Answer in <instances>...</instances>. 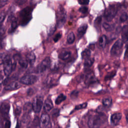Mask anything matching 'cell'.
<instances>
[{"label":"cell","instance_id":"obj_26","mask_svg":"<svg viewBox=\"0 0 128 128\" xmlns=\"http://www.w3.org/2000/svg\"><path fill=\"white\" fill-rule=\"evenodd\" d=\"M103 26L105 29V30L107 32H111L114 29V25H111L107 23H104L103 24Z\"/></svg>","mask_w":128,"mask_h":128},{"label":"cell","instance_id":"obj_43","mask_svg":"<svg viewBox=\"0 0 128 128\" xmlns=\"http://www.w3.org/2000/svg\"><path fill=\"white\" fill-rule=\"evenodd\" d=\"M59 110L58 109H55L54 111H53V117H57V116L59 115Z\"/></svg>","mask_w":128,"mask_h":128},{"label":"cell","instance_id":"obj_41","mask_svg":"<svg viewBox=\"0 0 128 128\" xmlns=\"http://www.w3.org/2000/svg\"><path fill=\"white\" fill-rule=\"evenodd\" d=\"M21 113V109L20 108H17L15 111V114L16 116H19Z\"/></svg>","mask_w":128,"mask_h":128},{"label":"cell","instance_id":"obj_33","mask_svg":"<svg viewBox=\"0 0 128 128\" xmlns=\"http://www.w3.org/2000/svg\"><path fill=\"white\" fill-rule=\"evenodd\" d=\"M87 103H85L79 105H77V106H76L75 110H80V109H83L86 108L87 107Z\"/></svg>","mask_w":128,"mask_h":128},{"label":"cell","instance_id":"obj_35","mask_svg":"<svg viewBox=\"0 0 128 128\" xmlns=\"http://www.w3.org/2000/svg\"><path fill=\"white\" fill-rule=\"evenodd\" d=\"M6 32V29L4 26H1L0 27V39H2L4 36Z\"/></svg>","mask_w":128,"mask_h":128},{"label":"cell","instance_id":"obj_29","mask_svg":"<svg viewBox=\"0 0 128 128\" xmlns=\"http://www.w3.org/2000/svg\"><path fill=\"white\" fill-rule=\"evenodd\" d=\"M33 109L32 108V104H31L30 103H26L24 107V110L25 112L27 113H29L31 112V109Z\"/></svg>","mask_w":128,"mask_h":128},{"label":"cell","instance_id":"obj_11","mask_svg":"<svg viewBox=\"0 0 128 128\" xmlns=\"http://www.w3.org/2000/svg\"><path fill=\"white\" fill-rule=\"evenodd\" d=\"M50 122V118L48 114L44 113L42 115L40 119V124L42 127H46L47 126Z\"/></svg>","mask_w":128,"mask_h":128},{"label":"cell","instance_id":"obj_21","mask_svg":"<svg viewBox=\"0 0 128 128\" xmlns=\"http://www.w3.org/2000/svg\"><path fill=\"white\" fill-rule=\"evenodd\" d=\"M107 42V37L105 35H103L100 38L99 43V45L101 47L105 48Z\"/></svg>","mask_w":128,"mask_h":128},{"label":"cell","instance_id":"obj_24","mask_svg":"<svg viewBox=\"0 0 128 128\" xmlns=\"http://www.w3.org/2000/svg\"><path fill=\"white\" fill-rule=\"evenodd\" d=\"M116 75V71H113L112 72H110L107 74V75L105 77V81H109L111 80L112 78H113L115 75Z\"/></svg>","mask_w":128,"mask_h":128},{"label":"cell","instance_id":"obj_3","mask_svg":"<svg viewBox=\"0 0 128 128\" xmlns=\"http://www.w3.org/2000/svg\"><path fill=\"white\" fill-rule=\"evenodd\" d=\"M33 9L30 7H27L22 10L20 13L21 18L20 24L22 26H25L31 21V14Z\"/></svg>","mask_w":128,"mask_h":128},{"label":"cell","instance_id":"obj_48","mask_svg":"<svg viewBox=\"0 0 128 128\" xmlns=\"http://www.w3.org/2000/svg\"><path fill=\"white\" fill-rule=\"evenodd\" d=\"M3 77L1 74H0V87H1L2 84V82H3Z\"/></svg>","mask_w":128,"mask_h":128},{"label":"cell","instance_id":"obj_47","mask_svg":"<svg viewBox=\"0 0 128 128\" xmlns=\"http://www.w3.org/2000/svg\"><path fill=\"white\" fill-rule=\"evenodd\" d=\"M89 48L92 50H94L95 49V45L94 44H90L89 46Z\"/></svg>","mask_w":128,"mask_h":128},{"label":"cell","instance_id":"obj_40","mask_svg":"<svg viewBox=\"0 0 128 128\" xmlns=\"http://www.w3.org/2000/svg\"><path fill=\"white\" fill-rule=\"evenodd\" d=\"M90 1L88 0H80V1H78V3L82 5H88Z\"/></svg>","mask_w":128,"mask_h":128},{"label":"cell","instance_id":"obj_20","mask_svg":"<svg viewBox=\"0 0 128 128\" xmlns=\"http://www.w3.org/2000/svg\"><path fill=\"white\" fill-rule=\"evenodd\" d=\"M91 55V51L89 49H85L82 53V58L83 60H87L90 58Z\"/></svg>","mask_w":128,"mask_h":128},{"label":"cell","instance_id":"obj_14","mask_svg":"<svg viewBox=\"0 0 128 128\" xmlns=\"http://www.w3.org/2000/svg\"><path fill=\"white\" fill-rule=\"evenodd\" d=\"M122 41L123 43H126L128 40V26H124L122 30Z\"/></svg>","mask_w":128,"mask_h":128},{"label":"cell","instance_id":"obj_27","mask_svg":"<svg viewBox=\"0 0 128 128\" xmlns=\"http://www.w3.org/2000/svg\"><path fill=\"white\" fill-rule=\"evenodd\" d=\"M112 103V99L111 98H107L103 100V105L106 107H109L111 105Z\"/></svg>","mask_w":128,"mask_h":128},{"label":"cell","instance_id":"obj_25","mask_svg":"<svg viewBox=\"0 0 128 128\" xmlns=\"http://www.w3.org/2000/svg\"><path fill=\"white\" fill-rule=\"evenodd\" d=\"M75 39V35L73 32H71L70 33L67 37V42L69 44H73Z\"/></svg>","mask_w":128,"mask_h":128},{"label":"cell","instance_id":"obj_9","mask_svg":"<svg viewBox=\"0 0 128 128\" xmlns=\"http://www.w3.org/2000/svg\"><path fill=\"white\" fill-rule=\"evenodd\" d=\"M51 65V59L49 57H47L42 61V62L38 66L37 72L39 73L44 72Z\"/></svg>","mask_w":128,"mask_h":128},{"label":"cell","instance_id":"obj_17","mask_svg":"<svg viewBox=\"0 0 128 128\" xmlns=\"http://www.w3.org/2000/svg\"><path fill=\"white\" fill-rule=\"evenodd\" d=\"M26 60L28 63L33 65L36 60V56L33 52H30L26 55Z\"/></svg>","mask_w":128,"mask_h":128},{"label":"cell","instance_id":"obj_39","mask_svg":"<svg viewBox=\"0 0 128 128\" xmlns=\"http://www.w3.org/2000/svg\"><path fill=\"white\" fill-rule=\"evenodd\" d=\"M102 21V17H98L96 19L95 21V25L97 26H99L101 24V22Z\"/></svg>","mask_w":128,"mask_h":128},{"label":"cell","instance_id":"obj_12","mask_svg":"<svg viewBox=\"0 0 128 128\" xmlns=\"http://www.w3.org/2000/svg\"><path fill=\"white\" fill-rule=\"evenodd\" d=\"M21 84L18 82H13L5 87V90L7 91H13L19 89L21 87Z\"/></svg>","mask_w":128,"mask_h":128},{"label":"cell","instance_id":"obj_7","mask_svg":"<svg viewBox=\"0 0 128 128\" xmlns=\"http://www.w3.org/2000/svg\"><path fill=\"white\" fill-rule=\"evenodd\" d=\"M123 42L121 40H118L112 46L111 50V54L112 56H117L120 53Z\"/></svg>","mask_w":128,"mask_h":128},{"label":"cell","instance_id":"obj_37","mask_svg":"<svg viewBox=\"0 0 128 128\" xmlns=\"http://www.w3.org/2000/svg\"><path fill=\"white\" fill-rule=\"evenodd\" d=\"M5 17H6L5 13H4V12L0 13V24H2V23L3 22L4 20L5 19Z\"/></svg>","mask_w":128,"mask_h":128},{"label":"cell","instance_id":"obj_16","mask_svg":"<svg viewBox=\"0 0 128 128\" xmlns=\"http://www.w3.org/2000/svg\"><path fill=\"white\" fill-rule=\"evenodd\" d=\"M72 53L71 52L68 51H64L61 52L59 55V58L63 60L68 59L71 56Z\"/></svg>","mask_w":128,"mask_h":128},{"label":"cell","instance_id":"obj_34","mask_svg":"<svg viewBox=\"0 0 128 128\" xmlns=\"http://www.w3.org/2000/svg\"><path fill=\"white\" fill-rule=\"evenodd\" d=\"M56 30V27L55 25H53L50 28V30L49 31V36H52L53 35V34L54 33V32H55Z\"/></svg>","mask_w":128,"mask_h":128},{"label":"cell","instance_id":"obj_30","mask_svg":"<svg viewBox=\"0 0 128 128\" xmlns=\"http://www.w3.org/2000/svg\"><path fill=\"white\" fill-rule=\"evenodd\" d=\"M128 19V15L127 14V13L124 12L123 14H122L120 17V20L121 22L123 23L126 22Z\"/></svg>","mask_w":128,"mask_h":128},{"label":"cell","instance_id":"obj_31","mask_svg":"<svg viewBox=\"0 0 128 128\" xmlns=\"http://www.w3.org/2000/svg\"><path fill=\"white\" fill-rule=\"evenodd\" d=\"M79 94V91L77 90H74L71 93L70 95L71 98L72 99H76L78 97Z\"/></svg>","mask_w":128,"mask_h":128},{"label":"cell","instance_id":"obj_22","mask_svg":"<svg viewBox=\"0 0 128 128\" xmlns=\"http://www.w3.org/2000/svg\"><path fill=\"white\" fill-rule=\"evenodd\" d=\"M66 98H67L66 96L64 95V94H60L56 99V100L55 101L56 104V105L60 104L62 102H63L64 101H65L66 99Z\"/></svg>","mask_w":128,"mask_h":128},{"label":"cell","instance_id":"obj_19","mask_svg":"<svg viewBox=\"0 0 128 128\" xmlns=\"http://www.w3.org/2000/svg\"><path fill=\"white\" fill-rule=\"evenodd\" d=\"M18 23H17V21L15 20H13L11 23V27L10 28L9 30V33L12 34V33H14L17 29V27H18Z\"/></svg>","mask_w":128,"mask_h":128},{"label":"cell","instance_id":"obj_36","mask_svg":"<svg viewBox=\"0 0 128 128\" xmlns=\"http://www.w3.org/2000/svg\"><path fill=\"white\" fill-rule=\"evenodd\" d=\"M88 11V8L87 7H82L79 9V12L82 14H86Z\"/></svg>","mask_w":128,"mask_h":128},{"label":"cell","instance_id":"obj_23","mask_svg":"<svg viewBox=\"0 0 128 128\" xmlns=\"http://www.w3.org/2000/svg\"><path fill=\"white\" fill-rule=\"evenodd\" d=\"M94 58H89V59L85 60L84 62V66L85 68H89L91 67L94 63Z\"/></svg>","mask_w":128,"mask_h":128},{"label":"cell","instance_id":"obj_49","mask_svg":"<svg viewBox=\"0 0 128 128\" xmlns=\"http://www.w3.org/2000/svg\"><path fill=\"white\" fill-rule=\"evenodd\" d=\"M127 122H128V114L127 115Z\"/></svg>","mask_w":128,"mask_h":128},{"label":"cell","instance_id":"obj_1","mask_svg":"<svg viewBox=\"0 0 128 128\" xmlns=\"http://www.w3.org/2000/svg\"><path fill=\"white\" fill-rule=\"evenodd\" d=\"M4 72L6 76H9L12 72L16 67V60L13 58L12 59L9 56H7L3 64Z\"/></svg>","mask_w":128,"mask_h":128},{"label":"cell","instance_id":"obj_18","mask_svg":"<svg viewBox=\"0 0 128 128\" xmlns=\"http://www.w3.org/2000/svg\"><path fill=\"white\" fill-rule=\"evenodd\" d=\"M87 28H88V25L87 24H83L80 26L78 30V36L80 38L82 37L86 33Z\"/></svg>","mask_w":128,"mask_h":128},{"label":"cell","instance_id":"obj_28","mask_svg":"<svg viewBox=\"0 0 128 128\" xmlns=\"http://www.w3.org/2000/svg\"><path fill=\"white\" fill-rule=\"evenodd\" d=\"M19 63L20 65V66L23 68H27L28 65V62L27 60L23 58H21V59L19 60Z\"/></svg>","mask_w":128,"mask_h":128},{"label":"cell","instance_id":"obj_38","mask_svg":"<svg viewBox=\"0 0 128 128\" xmlns=\"http://www.w3.org/2000/svg\"><path fill=\"white\" fill-rule=\"evenodd\" d=\"M62 37V34L61 33H58L55 36V37L54 38L53 40H54V41L56 43L58 41H59Z\"/></svg>","mask_w":128,"mask_h":128},{"label":"cell","instance_id":"obj_44","mask_svg":"<svg viewBox=\"0 0 128 128\" xmlns=\"http://www.w3.org/2000/svg\"><path fill=\"white\" fill-rule=\"evenodd\" d=\"M11 122L9 120H7L5 124V128H10Z\"/></svg>","mask_w":128,"mask_h":128},{"label":"cell","instance_id":"obj_6","mask_svg":"<svg viewBox=\"0 0 128 128\" xmlns=\"http://www.w3.org/2000/svg\"><path fill=\"white\" fill-rule=\"evenodd\" d=\"M43 104V98L42 96H37L34 98L32 103V108L34 111L39 113L42 109Z\"/></svg>","mask_w":128,"mask_h":128},{"label":"cell","instance_id":"obj_10","mask_svg":"<svg viewBox=\"0 0 128 128\" xmlns=\"http://www.w3.org/2000/svg\"><path fill=\"white\" fill-rule=\"evenodd\" d=\"M10 109V105L9 103H3L0 106V113L3 117L6 118L8 117Z\"/></svg>","mask_w":128,"mask_h":128},{"label":"cell","instance_id":"obj_42","mask_svg":"<svg viewBox=\"0 0 128 128\" xmlns=\"http://www.w3.org/2000/svg\"><path fill=\"white\" fill-rule=\"evenodd\" d=\"M8 2V1H4V0H1V1H0V8L3 7L5 5L7 4Z\"/></svg>","mask_w":128,"mask_h":128},{"label":"cell","instance_id":"obj_13","mask_svg":"<svg viewBox=\"0 0 128 128\" xmlns=\"http://www.w3.org/2000/svg\"><path fill=\"white\" fill-rule=\"evenodd\" d=\"M122 116V114L119 113H115L112 115L111 116V121L112 124L114 125H117L121 120Z\"/></svg>","mask_w":128,"mask_h":128},{"label":"cell","instance_id":"obj_32","mask_svg":"<svg viewBox=\"0 0 128 128\" xmlns=\"http://www.w3.org/2000/svg\"><path fill=\"white\" fill-rule=\"evenodd\" d=\"M7 56V55L5 53L0 54V65H1L2 64H4Z\"/></svg>","mask_w":128,"mask_h":128},{"label":"cell","instance_id":"obj_45","mask_svg":"<svg viewBox=\"0 0 128 128\" xmlns=\"http://www.w3.org/2000/svg\"><path fill=\"white\" fill-rule=\"evenodd\" d=\"M15 2L18 5H23L26 2V1H24V0H18V1H15Z\"/></svg>","mask_w":128,"mask_h":128},{"label":"cell","instance_id":"obj_15","mask_svg":"<svg viewBox=\"0 0 128 128\" xmlns=\"http://www.w3.org/2000/svg\"><path fill=\"white\" fill-rule=\"evenodd\" d=\"M53 108V104L50 99H47L44 105V109L46 112H49Z\"/></svg>","mask_w":128,"mask_h":128},{"label":"cell","instance_id":"obj_2","mask_svg":"<svg viewBox=\"0 0 128 128\" xmlns=\"http://www.w3.org/2000/svg\"><path fill=\"white\" fill-rule=\"evenodd\" d=\"M105 117L103 114H99L91 117L88 121L90 128H98L105 122Z\"/></svg>","mask_w":128,"mask_h":128},{"label":"cell","instance_id":"obj_8","mask_svg":"<svg viewBox=\"0 0 128 128\" xmlns=\"http://www.w3.org/2000/svg\"><path fill=\"white\" fill-rule=\"evenodd\" d=\"M38 78L34 75H26L24 76L20 79V82L24 85H31L35 83L37 81Z\"/></svg>","mask_w":128,"mask_h":128},{"label":"cell","instance_id":"obj_46","mask_svg":"<svg viewBox=\"0 0 128 128\" xmlns=\"http://www.w3.org/2000/svg\"><path fill=\"white\" fill-rule=\"evenodd\" d=\"M128 58V47L127 48L126 51H125V55H124V59H127V58Z\"/></svg>","mask_w":128,"mask_h":128},{"label":"cell","instance_id":"obj_5","mask_svg":"<svg viewBox=\"0 0 128 128\" xmlns=\"http://www.w3.org/2000/svg\"><path fill=\"white\" fill-rule=\"evenodd\" d=\"M117 9L115 5H112L109 7L104 12V17L108 22L111 21L117 14Z\"/></svg>","mask_w":128,"mask_h":128},{"label":"cell","instance_id":"obj_4","mask_svg":"<svg viewBox=\"0 0 128 128\" xmlns=\"http://www.w3.org/2000/svg\"><path fill=\"white\" fill-rule=\"evenodd\" d=\"M67 18V13L65 9L60 6L57 11V25L59 28L64 25Z\"/></svg>","mask_w":128,"mask_h":128}]
</instances>
